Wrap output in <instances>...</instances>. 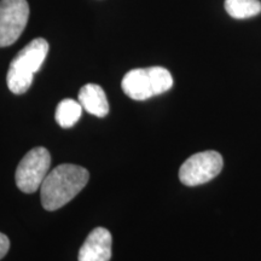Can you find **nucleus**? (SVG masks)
Listing matches in <instances>:
<instances>
[{"instance_id": "nucleus-8", "label": "nucleus", "mask_w": 261, "mask_h": 261, "mask_svg": "<svg viewBox=\"0 0 261 261\" xmlns=\"http://www.w3.org/2000/svg\"><path fill=\"white\" fill-rule=\"evenodd\" d=\"M79 102L87 113L97 117H104L109 113V103L106 92L99 85L87 84L81 87Z\"/></svg>"}, {"instance_id": "nucleus-6", "label": "nucleus", "mask_w": 261, "mask_h": 261, "mask_svg": "<svg viewBox=\"0 0 261 261\" xmlns=\"http://www.w3.org/2000/svg\"><path fill=\"white\" fill-rule=\"evenodd\" d=\"M28 17L27 0H0V47L10 46L21 37Z\"/></svg>"}, {"instance_id": "nucleus-4", "label": "nucleus", "mask_w": 261, "mask_h": 261, "mask_svg": "<svg viewBox=\"0 0 261 261\" xmlns=\"http://www.w3.org/2000/svg\"><path fill=\"white\" fill-rule=\"evenodd\" d=\"M50 165L51 156L47 149L38 146L28 151L16 169L15 180L19 190L25 194L39 190L48 174Z\"/></svg>"}, {"instance_id": "nucleus-5", "label": "nucleus", "mask_w": 261, "mask_h": 261, "mask_svg": "<svg viewBox=\"0 0 261 261\" xmlns=\"http://www.w3.org/2000/svg\"><path fill=\"white\" fill-rule=\"evenodd\" d=\"M223 166V156L218 151L197 152L182 163L179 169V179L187 187H197L217 177Z\"/></svg>"}, {"instance_id": "nucleus-7", "label": "nucleus", "mask_w": 261, "mask_h": 261, "mask_svg": "<svg viewBox=\"0 0 261 261\" xmlns=\"http://www.w3.org/2000/svg\"><path fill=\"white\" fill-rule=\"evenodd\" d=\"M113 238L104 227L91 231L79 252V261H109L112 257Z\"/></svg>"}, {"instance_id": "nucleus-3", "label": "nucleus", "mask_w": 261, "mask_h": 261, "mask_svg": "<svg viewBox=\"0 0 261 261\" xmlns=\"http://www.w3.org/2000/svg\"><path fill=\"white\" fill-rule=\"evenodd\" d=\"M172 86V74L163 67L132 69L121 81L123 92L135 100H146L159 96L171 90Z\"/></svg>"}, {"instance_id": "nucleus-1", "label": "nucleus", "mask_w": 261, "mask_h": 261, "mask_svg": "<svg viewBox=\"0 0 261 261\" xmlns=\"http://www.w3.org/2000/svg\"><path fill=\"white\" fill-rule=\"evenodd\" d=\"M90 179L86 168L76 165H60L52 169L40 188L41 204L46 211H56L70 202Z\"/></svg>"}, {"instance_id": "nucleus-11", "label": "nucleus", "mask_w": 261, "mask_h": 261, "mask_svg": "<svg viewBox=\"0 0 261 261\" xmlns=\"http://www.w3.org/2000/svg\"><path fill=\"white\" fill-rule=\"evenodd\" d=\"M10 249V241L4 233L0 232V260L8 254Z\"/></svg>"}, {"instance_id": "nucleus-10", "label": "nucleus", "mask_w": 261, "mask_h": 261, "mask_svg": "<svg viewBox=\"0 0 261 261\" xmlns=\"http://www.w3.org/2000/svg\"><path fill=\"white\" fill-rule=\"evenodd\" d=\"M225 10L236 19L250 18L261 14L259 0H225Z\"/></svg>"}, {"instance_id": "nucleus-2", "label": "nucleus", "mask_w": 261, "mask_h": 261, "mask_svg": "<svg viewBox=\"0 0 261 261\" xmlns=\"http://www.w3.org/2000/svg\"><path fill=\"white\" fill-rule=\"evenodd\" d=\"M48 52V42L42 38L32 40L10 63L6 83L15 94H23L32 86L34 74L40 70Z\"/></svg>"}, {"instance_id": "nucleus-9", "label": "nucleus", "mask_w": 261, "mask_h": 261, "mask_svg": "<svg viewBox=\"0 0 261 261\" xmlns=\"http://www.w3.org/2000/svg\"><path fill=\"white\" fill-rule=\"evenodd\" d=\"M83 109L84 108L79 100L67 98V99H63L57 106L55 119H56L57 123L61 127L70 128V127H73L75 123L79 121L81 114H83Z\"/></svg>"}]
</instances>
